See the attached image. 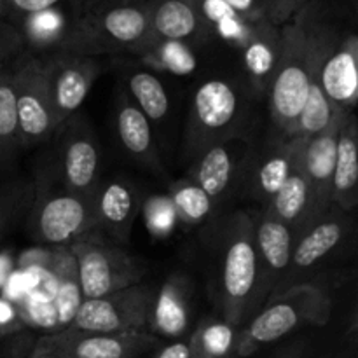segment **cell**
<instances>
[{"label": "cell", "mask_w": 358, "mask_h": 358, "mask_svg": "<svg viewBox=\"0 0 358 358\" xmlns=\"http://www.w3.org/2000/svg\"><path fill=\"white\" fill-rule=\"evenodd\" d=\"M338 41L311 2L303 3L280 28V55L269 84V108L280 140L292 136L311 83Z\"/></svg>", "instance_id": "cell-1"}, {"label": "cell", "mask_w": 358, "mask_h": 358, "mask_svg": "<svg viewBox=\"0 0 358 358\" xmlns=\"http://www.w3.org/2000/svg\"><path fill=\"white\" fill-rule=\"evenodd\" d=\"M264 297L254 220L245 213H238L229 220L224 241L220 268L222 318L238 327Z\"/></svg>", "instance_id": "cell-2"}, {"label": "cell", "mask_w": 358, "mask_h": 358, "mask_svg": "<svg viewBox=\"0 0 358 358\" xmlns=\"http://www.w3.org/2000/svg\"><path fill=\"white\" fill-rule=\"evenodd\" d=\"M332 301L310 283H294L271 297L247 327L240 332L234 353L248 357L261 346L280 341L303 325H325L331 318Z\"/></svg>", "instance_id": "cell-3"}, {"label": "cell", "mask_w": 358, "mask_h": 358, "mask_svg": "<svg viewBox=\"0 0 358 358\" xmlns=\"http://www.w3.org/2000/svg\"><path fill=\"white\" fill-rule=\"evenodd\" d=\"M150 14L152 7L147 6L112 7L80 21L63 49L86 55L105 49H129L142 55L156 42Z\"/></svg>", "instance_id": "cell-4"}, {"label": "cell", "mask_w": 358, "mask_h": 358, "mask_svg": "<svg viewBox=\"0 0 358 358\" xmlns=\"http://www.w3.org/2000/svg\"><path fill=\"white\" fill-rule=\"evenodd\" d=\"M16 103L20 147H31L51 138L58 129L44 63L31 52H21L9 63Z\"/></svg>", "instance_id": "cell-5"}, {"label": "cell", "mask_w": 358, "mask_h": 358, "mask_svg": "<svg viewBox=\"0 0 358 358\" xmlns=\"http://www.w3.org/2000/svg\"><path fill=\"white\" fill-rule=\"evenodd\" d=\"M83 301L100 299L136 285L143 269L124 250L84 234L70 247Z\"/></svg>", "instance_id": "cell-6"}, {"label": "cell", "mask_w": 358, "mask_h": 358, "mask_svg": "<svg viewBox=\"0 0 358 358\" xmlns=\"http://www.w3.org/2000/svg\"><path fill=\"white\" fill-rule=\"evenodd\" d=\"M241 100L236 87L222 79L206 80L192 96L187 124V150L199 157L215 143L236 136Z\"/></svg>", "instance_id": "cell-7"}, {"label": "cell", "mask_w": 358, "mask_h": 358, "mask_svg": "<svg viewBox=\"0 0 358 358\" xmlns=\"http://www.w3.org/2000/svg\"><path fill=\"white\" fill-rule=\"evenodd\" d=\"M154 294V287L136 283L100 299H86L69 327L98 334L147 332Z\"/></svg>", "instance_id": "cell-8"}, {"label": "cell", "mask_w": 358, "mask_h": 358, "mask_svg": "<svg viewBox=\"0 0 358 358\" xmlns=\"http://www.w3.org/2000/svg\"><path fill=\"white\" fill-rule=\"evenodd\" d=\"M157 345L149 332L98 334L66 327L42 336L30 358H138Z\"/></svg>", "instance_id": "cell-9"}, {"label": "cell", "mask_w": 358, "mask_h": 358, "mask_svg": "<svg viewBox=\"0 0 358 358\" xmlns=\"http://www.w3.org/2000/svg\"><path fill=\"white\" fill-rule=\"evenodd\" d=\"M93 196L77 194L65 189L45 196L31 215L34 236L42 243L66 245L96 227V203Z\"/></svg>", "instance_id": "cell-10"}, {"label": "cell", "mask_w": 358, "mask_h": 358, "mask_svg": "<svg viewBox=\"0 0 358 358\" xmlns=\"http://www.w3.org/2000/svg\"><path fill=\"white\" fill-rule=\"evenodd\" d=\"M44 76L51 94L56 124L63 126L77 110L93 87L100 65L91 55L63 49L42 59Z\"/></svg>", "instance_id": "cell-11"}, {"label": "cell", "mask_w": 358, "mask_h": 358, "mask_svg": "<svg viewBox=\"0 0 358 358\" xmlns=\"http://www.w3.org/2000/svg\"><path fill=\"white\" fill-rule=\"evenodd\" d=\"M350 222L352 220L348 213L331 205L320 217L301 229L294 245L290 268L278 289H283L289 280H294L296 276H301L303 273L320 266L332 252L338 250L348 236L350 226H352Z\"/></svg>", "instance_id": "cell-12"}, {"label": "cell", "mask_w": 358, "mask_h": 358, "mask_svg": "<svg viewBox=\"0 0 358 358\" xmlns=\"http://www.w3.org/2000/svg\"><path fill=\"white\" fill-rule=\"evenodd\" d=\"M345 114L346 112H343L325 131L318 133L311 138H301L297 166L303 171L308 182V189H310V222H313L332 205L331 189L336 163V147H338L339 128H341Z\"/></svg>", "instance_id": "cell-13"}, {"label": "cell", "mask_w": 358, "mask_h": 358, "mask_svg": "<svg viewBox=\"0 0 358 358\" xmlns=\"http://www.w3.org/2000/svg\"><path fill=\"white\" fill-rule=\"evenodd\" d=\"M59 175L66 189L77 194L93 196L100 177V149L93 133L86 128H72L59 140Z\"/></svg>", "instance_id": "cell-14"}, {"label": "cell", "mask_w": 358, "mask_h": 358, "mask_svg": "<svg viewBox=\"0 0 358 358\" xmlns=\"http://www.w3.org/2000/svg\"><path fill=\"white\" fill-rule=\"evenodd\" d=\"M247 156L248 143L243 138L234 136L215 143L196 157L198 161L192 168L191 180L201 187L213 203H217L226 196L234 180H238V175L247 164Z\"/></svg>", "instance_id": "cell-15"}, {"label": "cell", "mask_w": 358, "mask_h": 358, "mask_svg": "<svg viewBox=\"0 0 358 358\" xmlns=\"http://www.w3.org/2000/svg\"><path fill=\"white\" fill-rule=\"evenodd\" d=\"M254 233L261 261L262 290L264 296H268L273 289L280 287L289 271L297 236L289 224L282 222L269 212L254 220Z\"/></svg>", "instance_id": "cell-16"}, {"label": "cell", "mask_w": 358, "mask_h": 358, "mask_svg": "<svg viewBox=\"0 0 358 358\" xmlns=\"http://www.w3.org/2000/svg\"><path fill=\"white\" fill-rule=\"evenodd\" d=\"M325 96L341 110L352 112L358 98V41L353 34L338 41L317 76Z\"/></svg>", "instance_id": "cell-17"}, {"label": "cell", "mask_w": 358, "mask_h": 358, "mask_svg": "<svg viewBox=\"0 0 358 358\" xmlns=\"http://www.w3.org/2000/svg\"><path fill=\"white\" fill-rule=\"evenodd\" d=\"M191 283L185 276H170L154 294L147 332L168 339H180L191 322Z\"/></svg>", "instance_id": "cell-18"}, {"label": "cell", "mask_w": 358, "mask_h": 358, "mask_svg": "<svg viewBox=\"0 0 358 358\" xmlns=\"http://www.w3.org/2000/svg\"><path fill=\"white\" fill-rule=\"evenodd\" d=\"M358 140L357 122L352 112L343 117L336 147V163L332 173V205L343 212H352L358 203Z\"/></svg>", "instance_id": "cell-19"}, {"label": "cell", "mask_w": 358, "mask_h": 358, "mask_svg": "<svg viewBox=\"0 0 358 358\" xmlns=\"http://www.w3.org/2000/svg\"><path fill=\"white\" fill-rule=\"evenodd\" d=\"M301 138L280 140L261 152L257 163L250 171V187L255 198L262 199L266 206L280 191L297 164Z\"/></svg>", "instance_id": "cell-20"}, {"label": "cell", "mask_w": 358, "mask_h": 358, "mask_svg": "<svg viewBox=\"0 0 358 358\" xmlns=\"http://www.w3.org/2000/svg\"><path fill=\"white\" fill-rule=\"evenodd\" d=\"M96 226L117 240L126 241L135 220L138 201L131 185L122 180L108 182L98 187L96 198Z\"/></svg>", "instance_id": "cell-21"}, {"label": "cell", "mask_w": 358, "mask_h": 358, "mask_svg": "<svg viewBox=\"0 0 358 358\" xmlns=\"http://www.w3.org/2000/svg\"><path fill=\"white\" fill-rule=\"evenodd\" d=\"M243 62L257 90H269L280 55V28L268 16L255 21L250 37L245 42Z\"/></svg>", "instance_id": "cell-22"}, {"label": "cell", "mask_w": 358, "mask_h": 358, "mask_svg": "<svg viewBox=\"0 0 358 358\" xmlns=\"http://www.w3.org/2000/svg\"><path fill=\"white\" fill-rule=\"evenodd\" d=\"M150 23L156 41L184 42L201 28V20L191 0H161L152 7Z\"/></svg>", "instance_id": "cell-23"}, {"label": "cell", "mask_w": 358, "mask_h": 358, "mask_svg": "<svg viewBox=\"0 0 358 358\" xmlns=\"http://www.w3.org/2000/svg\"><path fill=\"white\" fill-rule=\"evenodd\" d=\"M115 128L124 149L145 164H156V145H154L152 126L135 103L122 100L115 115Z\"/></svg>", "instance_id": "cell-24"}, {"label": "cell", "mask_w": 358, "mask_h": 358, "mask_svg": "<svg viewBox=\"0 0 358 358\" xmlns=\"http://www.w3.org/2000/svg\"><path fill=\"white\" fill-rule=\"evenodd\" d=\"M266 212L273 213L276 219L289 224L296 231V236L303 227L308 226L310 222V189H308L306 178L297 164L285 184L280 187V191L273 196L269 205L266 206Z\"/></svg>", "instance_id": "cell-25"}, {"label": "cell", "mask_w": 358, "mask_h": 358, "mask_svg": "<svg viewBox=\"0 0 358 358\" xmlns=\"http://www.w3.org/2000/svg\"><path fill=\"white\" fill-rule=\"evenodd\" d=\"M56 290L52 297L56 317H58V331L66 329L73 322L77 310L83 303L79 282H77L76 261L69 250L56 254Z\"/></svg>", "instance_id": "cell-26"}, {"label": "cell", "mask_w": 358, "mask_h": 358, "mask_svg": "<svg viewBox=\"0 0 358 358\" xmlns=\"http://www.w3.org/2000/svg\"><path fill=\"white\" fill-rule=\"evenodd\" d=\"M236 325L222 318H206L196 327L189 339L191 358H226L234 353L238 341Z\"/></svg>", "instance_id": "cell-27"}, {"label": "cell", "mask_w": 358, "mask_h": 358, "mask_svg": "<svg viewBox=\"0 0 358 358\" xmlns=\"http://www.w3.org/2000/svg\"><path fill=\"white\" fill-rule=\"evenodd\" d=\"M199 14L201 23L210 24L219 37L243 48L254 30L255 21H248L231 9L222 0H191Z\"/></svg>", "instance_id": "cell-28"}, {"label": "cell", "mask_w": 358, "mask_h": 358, "mask_svg": "<svg viewBox=\"0 0 358 358\" xmlns=\"http://www.w3.org/2000/svg\"><path fill=\"white\" fill-rule=\"evenodd\" d=\"M345 110L332 103L318 83H311L310 91H308L306 101H304L301 114L297 117L296 126H294V133L290 138H311V136L318 135V133L325 131L339 115Z\"/></svg>", "instance_id": "cell-29"}, {"label": "cell", "mask_w": 358, "mask_h": 358, "mask_svg": "<svg viewBox=\"0 0 358 358\" xmlns=\"http://www.w3.org/2000/svg\"><path fill=\"white\" fill-rule=\"evenodd\" d=\"M128 87L135 98L136 107L145 114L149 121H163L170 110V100L163 83L152 72L138 70L128 79Z\"/></svg>", "instance_id": "cell-30"}, {"label": "cell", "mask_w": 358, "mask_h": 358, "mask_svg": "<svg viewBox=\"0 0 358 358\" xmlns=\"http://www.w3.org/2000/svg\"><path fill=\"white\" fill-rule=\"evenodd\" d=\"M16 103L9 65L0 66V161H6L20 150Z\"/></svg>", "instance_id": "cell-31"}, {"label": "cell", "mask_w": 358, "mask_h": 358, "mask_svg": "<svg viewBox=\"0 0 358 358\" xmlns=\"http://www.w3.org/2000/svg\"><path fill=\"white\" fill-rule=\"evenodd\" d=\"M142 56L145 63L157 70H166L177 76H187L196 69V58L185 42L156 41Z\"/></svg>", "instance_id": "cell-32"}, {"label": "cell", "mask_w": 358, "mask_h": 358, "mask_svg": "<svg viewBox=\"0 0 358 358\" xmlns=\"http://www.w3.org/2000/svg\"><path fill=\"white\" fill-rule=\"evenodd\" d=\"M171 206L178 220L185 224H199L212 213L213 201L192 180L178 182L170 194Z\"/></svg>", "instance_id": "cell-33"}, {"label": "cell", "mask_w": 358, "mask_h": 358, "mask_svg": "<svg viewBox=\"0 0 358 358\" xmlns=\"http://www.w3.org/2000/svg\"><path fill=\"white\" fill-rule=\"evenodd\" d=\"M21 23L23 28L20 31L24 38V44L30 41L35 44H51L65 37V20L56 9L28 16L21 20Z\"/></svg>", "instance_id": "cell-34"}, {"label": "cell", "mask_w": 358, "mask_h": 358, "mask_svg": "<svg viewBox=\"0 0 358 358\" xmlns=\"http://www.w3.org/2000/svg\"><path fill=\"white\" fill-rule=\"evenodd\" d=\"M59 2L62 0H2L0 13L10 14V16L24 20L28 16H34V14L44 13V10L49 9H56V6Z\"/></svg>", "instance_id": "cell-35"}, {"label": "cell", "mask_w": 358, "mask_h": 358, "mask_svg": "<svg viewBox=\"0 0 358 358\" xmlns=\"http://www.w3.org/2000/svg\"><path fill=\"white\" fill-rule=\"evenodd\" d=\"M24 49V38L17 28L0 23V66H6Z\"/></svg>", "instance_id": "cell-36"}, {"label": "cell", "mask_w": 358, "mask_h": 358, "mask_svg": "<svg viewBox=\"0 0 358 358\" xmlns=\"http://www.w3.org/2000/svg\"><path fill=\"white\" fill-rule=\"evenodd\" d=\"M150 208L156 210L157 215L147 217V226H150L154 233L166 234L173 226V219L177 217L171 201L170 199H164V201L163 199H154V201H150Z\"/></svg>", "instance_id": "cell-37"}, {"label": "cell", "mask_w": 358, "mask_h": 358, "mask_svg": "<svg viewBox=\"0 0 358 358\" xmlns=\"http://www.w3.org/2000/svg\"><path fill=\"white\" fill-rule=\"evenodd\" d=\"M222 2L248 21H257L268 16L269 0H222Z\"/></svg>", "instance_id": "cell-38"}, {"label": "cell", "mask_w": 358, "mask_h": 358, "mask_svg": "<svg viewBox=\"0 0 358 358\" xmlns=\"http://www.w3.org/2000/svg\"><path fill=\"white\" fill-rule=\"evenodd\" d=\"M152 358H191V348H189V341L185 339H177V341L170 343L164 348H161Z\"/></svg>", "instance_id": "cell-39"}, {"label": "cell", "mask_w": 358, "mask_h": 358, "mask_svg": "<svg viewBox=\"0 0 358 358\" xmlns=\"http://www.w3.org/2000/svg\"><path fill=\"white\" fill-rule=\"evenodd\" d=\"M304 352H306L304 345H292L273 358H304Z\"/></svg>", "instance_id": "cell-40"}, {"label": "cell", "mask_w": 358, "mask_h": 358, "mask_svg": "<svg viewBox=\"0 0 358 358\" xmlns=\"http://www.w3.org/2000/svg\"><path fill=\"white\" fill-rule=\"evenodd\" d=\"M0 6H2V0H0Z\"/></svg>", "instance_id": "cell-41"}, {"label": "cell", "mask_w": 358, "mask_h": 358, "mask_svg": "<svg viewBox=\"0 0 358 358\" xmlns=\"http://www.w3.org/2000/svg\"><path fill=\"white\" fill-rule=\"evenodd\" d=\"M324 358H331V357H324Z\"/></svg>", "instance_id": "cell-42"}]
</instances>
